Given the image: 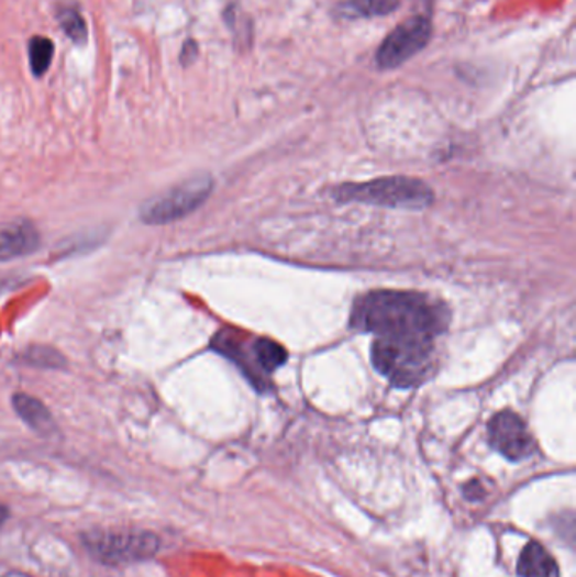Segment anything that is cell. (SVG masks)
I'll return each mask as SVG.
<instances>
[{
	"mask_svg": "<svg viewBox=\"0 0 576 577\" xmlns=\"http://www.w3.org/2000/svg\"><path fill=\"white\" fill-rule=\"evenodd\" d=\"M450 323V311L430 296L405 291H374L362 296L352 311V328L384 336L437 339Z\"/></svg>",
	"mask_w": 576,
	"mask_h": 577,
	"instance_id": "obj_1",
	"label": "cell"
},
{
	"mask_svg": "<svg viewBox=\"0 0 576 577\" xmlns=\"http://www.w3.org/2000/svg\"><path fill=\"white\" fill-rule=\"evenodd\" d=\"M434 340L384 336L373 345V365L399 389L423 384L433 370Z\"/></svg>",
	"mask_w": 576,
	"mask_h": 577,
	"instance_id": "obj_2",
	"label": "cell"
},
{
	"mask_svg": "<svg viewBox=\"0 0 576 577\" xmlns=\"http://www.w3.org/2000/svg\"><path fill=\"white\" fill-rule=\"evenodd\" d=\"M336 200L343 203H365L374 207L423 210L433 201L430 186L420 179L384 178L361 185H343L335 191Z\"/></svg>",
	"mask_w": 576,
	"mask_h": 577,
	"instance_id": "obj_3",
	"label": "cell"
},
{
	"mask_svg": "<svg viewBox=\"0 0 576 577\" xmlns=\"http://www.w3.org/2000/svg\"><path fill=\"white\" fill-rule=\"evenodd\" d=\"M213 179L198 175L175 186L160 197L146 201L141 208V220L149 225H165L187 217L204 203L212 192Z\"/></svg>",
	"mask_w": 576,
	"mask_h": 577,
	"instance_id": "obj_4",
	"label": "cell"
},
{
	"mask_svg": "<svg viewBox=\"0 0 576 577\" xmlns=\"http://www.w3.org/2000/svg\"><path fill=\"white\" fill-rule=\"evenodd\" d=\"M431 22L424 15H414L402 22L380 44L377 52V65L383 69H395L430 43Z\"/></svg>",
	"mask_w": 576,
	"mask_h": 577,
	"instance_id": "obj_5",
	"label": "cell"
},
{
	"mask_svg": "<svg viewBox=\"0 0 576 577\" xmlns=\"http://www.w3.org/2000/svg\"><path fill=\"white\" fill-rule=\"evenodd\" d=\"M489 441L494 450L509 462H522L536 451V443L528 425L512 411L494 415L489 424Z\"/></svg>",
	"mask_w": 576,
	"mask_h": 577,
	"instance_id": "obj_6",
	"label": "cell"
},
{
	"mask_svg": "<svg viewBox=\"0 0 576 577\" xmlns=\"http://www.w3.org/2000/svg\"><path fill=\"white\" fill-rule=\"evenodd\" d=\"M91 551L106 561H131L153 556L157 539L151 534H106L88 541Z\"/></svg>",
	"mask_w": 576,
	"mask_h": 577,
	"instance_id": "obj_7",
	"label": "cell"
},
{
	"mask_svg": "<svg viewBox=\"0 0 576 577\" xmlns=\"http://www.w3.org/2000/svg\"><path fill=\"white\" fill-rule=\"evenodd\" d=\"M40 247V232L26 220L0 223V262L24 257Z\"/></svg>",
	"mask_w": 576,
	"mask_h": 577,
	"instance_id": "obj_8",
	"label": "cell"
},
{
	"mask_svg": "<svg viewBox=\"0 0 576 577\" xmlns=\"http://www.w3.org/2000/svg\"><path fill=\"white\" fill-rule=\"evenodd\" d=\"M518 573L521 577H560V567L540 542H529L519 557Z\"/></svg>",
	"mask_w": 576,
	"mask_h": 577,
	"instance_id": "obj_9",
	"label": "cell"
},
{
	"mask_svg": "<svg viewBox=\"0 0 576 577\" xmlns=\"http://www.w3.org/2000/svg\"><path fill=\"white\" fill-rule=\"evenodd\" d=\"M12 403H14L19 418L26 422L27 425H31L34 431L41 432V434H48V432L55 431V422H53L52 414L40 400L26 396V393H18L12 399Z\"/></svg>",
	"mask_w": 576,
	"mask_h": 577,
	"instance_id": "obj_10",
	"label": "cell"
},
{
	"mask_svg": "<svg viewBox=\"0 0 576 577\" xmlns=\"http://www.w3.org/2000/svg\"><path fill=\"white\" fill-rule=\"evenodd\" d=\"M257 365L264 377L269 378L273 371L279 370L288 362L285 346L269 339H254Z\"/></svg>",
	"mask_w": 576,
	"mask_h": 577,
	"instance_id": "obj_11",
	"label": "cell"
},
{
	"mask_svg": "<svg viewBox=\"0 0 576 577\" xmlns=\"http://www.w3.org/2000/svg\"><path fill=\"white\" fill-rule=\"evenodd\" d=\"M398 8L399 0H347L343 2L340 12L352 19L379 18L392 14Z\"/></svg>",
	"mask_w": 576,
	"mask_h": 577,
	"instance_id": "obj_12",
	"label": "cell"
},
{
	"mask_svg": "<svg viewBox=\"0 0 576 577\" xmlns=\"http://www.w3.org/2000/svg\"><path fill=\"white\" fill-rule=\"evenodd\" d=\"M30 49V65L34 77H43L52 66L53 56H55V44L49 37L34 36L27 44Z\"/></svg>",
	"mask_w": 576,
	"mask_h": 577,
	"instance_id": "obj_13",
	"label": "cell"
},
{
	"mask_svg": "<svg viewBox=\"0 0 576 577\" xmlns=\"http://www.w3.org/2000/svg\"><path fill=\"white\" fill-rule=\"evenodd\" d=\"M58 18L59 26H62L63 33L70 37L74 43L81 44L87 40V24H85L84 15L70 5L66 8H59L56 12Z\"/></svg>",
	"mask_w": 576,
	"mask_h": 577,
	"instance_id": "obj_14",
	"label": "cell"
},
{
	"mask_svg": "<svg viewBox=\"0 0 576 577\" xmlns=\"http://www.w3.org/2000/svg\"><path fill=\"white\" fill-rule=\"evenodd\" d=\"M27 359L37 367H59L63 365L62 355L48 348H33L27 353Z\"/></svg>",
	"mask_w": 576,
	"mask_h": 577,
	"instance_id": "obj_15",
	"label": "cell"
},
{
	"mask_svg": "<svg viewBox=\"0 0 576 577\" xmlns=\"http://www.w3.org/2000/svg\"><path fill=\"white\" fill-rule=\"evenodd\" d=\"M8 509H5V507H2V504H0V526H2V523L5 522V520H8Z\"/></svg>",
	"mask_w": 576,
	"mask_h": 577,
	"instance_id": "obj_16",
	"label": "cell"
}]
</instances>
